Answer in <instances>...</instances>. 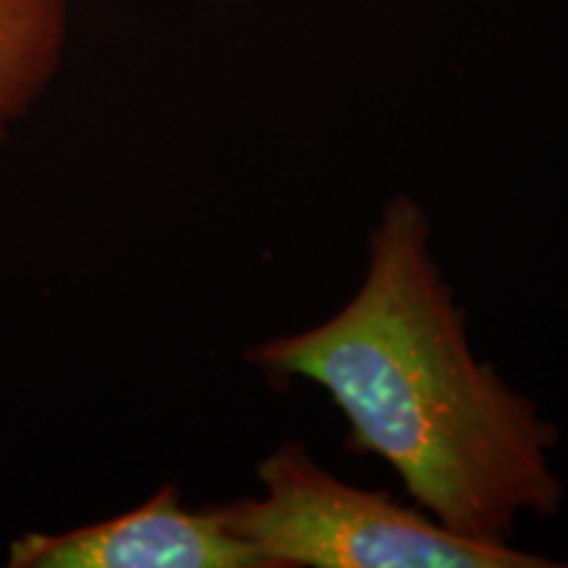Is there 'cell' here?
Here are the masks:
<instances>
[{
	"mask_svg": "<svg viewBox=\"0 0 568 568\" xmlns=\"http://www.w3.org/2000/svg\"><path fill=\"white\" fill-rule=\"evenodd\" d=\"M274 385L308 382L345 418V447L374 456L445 529L514 545L521 516L566 500L560 429L479 361L422 203L395 195L368 232L366 274L335 316L247 347Z\"/></svg>",
	"mask_w": 568,
	"mask_h": 568,
	"instance_id": "1",
	"label": "cell"
},
{
	"mask_svg": "<svg viewBox=\"0 0 568 568\" xmlns=\"http://www.w3.org/2000/svg\"><path fill=\"white\" fill-rule=\"evenodd\" d=\"M261 495L216 506L268 568H558L516 545L474 542L389 493L347 485L303 443H284L255 468Z\"/></svg>",
	"mask_w": 568,
	"mask_h": 568,
	"instance_id": "2",
	"label": "cell"
},
{
	"mask_svg": "<svg viewBox=\"0 0 568 568\" xmlns=\"http://www.w3.org/2000/svg\"><path fill=\"white\" fill-rule=\"evenodd\" d=\"M13 568H268L216 508L187 510L180 489L161 487L140 508L109 521L27 535L11 545Z\"/></svg>",
	"mask_w": 568,
	"mask_h": 568,
	"instance_id": "3",
	"label": "cell"
},
{
	"mask_svg": "<svg viewBox=\"0 0 568 568\" xmlns=\"http://www.w3.org/2000/svg\"><path fill=\"white\" fill-rule=\"evenodd\" d=\"M67 27L69 0H0V145L53 82Z\"/></svg>",
	"mask_w": 568,
	"mask_h": 568,
	"instance_id": "4",
	"label": "cell"
}]
</instances>
